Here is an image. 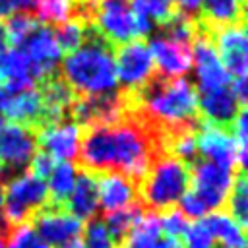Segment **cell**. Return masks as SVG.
Wrapping results in <instances>:
<instances>
[{
    "instance_id": "cell-32",
    "label": "cell",
    "mask_w": 248,
    "mask_h": 248,
    "mask_svg": "<svg viewBox=\"0 0 248 248\" xmlns=\"http://www.w3.org/2000/svg\"><path fill=\"white\" fill-rule=\"evenodd\" d=\"M159 221H161V229L165 234L174 236V238H182L186 227H188V217L180 211V209H167L159 213Z\"/></svg>"
},
{
    "instance_id": "cell-31",
    "label": "cell",
    "mask_w": 248,
    "mask_h": 248,
    "mask_svg": "<svg viewBox=\"0 0 248 248\" xmlns=\"http://www.w3.org/2000/svg\"><path fill=\"white\" fill-rule=\"evenodd\" d=\"M83 248H116V242L112 240L105 221L91 219L89 225L83 231Z\"/></svg>"
},
{
    "instance_id": "cell-38",
    "label": "cell",
    "mask_w": 248,
    "mask_h": 248,
    "mask_svg": "<svg viewBox=\"0 0 248 248\" xmlns=\"http://www.w3.org/2000/svg\"><path fill=\"white\" fill-rule=\"evenodd\" d=\"M2 207H4V190L0 188V213H2Z\"/></svg>"
},
{
    "instance_id": "cell-5",
    "label": "cell",
    "mask_w": 248,
    "mask_h": 248,
    "mask_svg": "<svg viewBox=\"0 0 248 248\" xmlns=\"http://www.w3.org/2000/svg\"><path fill=\"white\" fill-rule=\"evenodd\" d=\"M234 182V170L205 159L190 165V186L182 196L180 211L186 217L202 219L227 203Z\"/></svg>"
},
{
    "instance_id": "cell-18",
    "label": "cell",
    "mask_w": 248,
    "mask_h": 248,
    "mask_svg": "<svg viewBox=\"0 0 248 248\" xmlns=\"http://www.w3.org/2000/svg\"><path fill=\"white\" fill-rule=\"evenodd\" d=\"M149 45L153 64L163 78H184L192 68V46L169 37L153 39Z\"/></svg>"
},
{
    "instance_id": "cell-39",
    "label": "cell",
    "mask_w": 248,
    "mask_h": 248,
    "mask_svg": "<svg viewBox=\"0 0 248 248\" xmlns=\"http://www.w3.org/2000/svg\"><path fill=\"white\" fill-rule=\"evenodd\" d=\"M4 172H6V169L0 165V180H2V176H4Z\"/></svg>"
},
{
    "instance_id": "cell-24",
    "label": "cell",
    "mask_w": 248,
    "mask_h": 248,
    "mask_svg": "<svg viewBox=\"0 0 248 248\" xmlns=\"http://www.w3.org/2000/svg\"><path fill=\"white\" fill-rule=\"evenodd\" d=\"M143 211H145L143 205L140 202H136L130 207H124V209L107 213L105 225H107V229H108V232H110V236H112V240L116 244H122V240L128 236V232L138 223V219L143 215Z\"/></svg>"
},
{
    "instance_id": "cell-15",
    "label": "cell",
    "mask_w": 248,
    "mask_h": 248,
    "mask_svg": "<svg viewBox=\"0 0 248 248\" xmlns=\"http://www.w3.org/2000/svg\"><path fill=\"white\" fill-rule=\"evenodd\" d=\"M37 151L35 132L14 122H2L0 126V165L6 169H21L29 165Z\"/></svg>"
},
{
    "instance_id": "cell-20",
    "label": "cell",
    "mask_w": 248,
    "mask_h": 248,
    "mask_svg": "<svg viewBox=\"0 0 248 248\" xmlns=\"http://www.w3.org/2000/svg\"><path fill=\"white\" fill-rule=\"evenodd\" d=\"M95 178H97L99 207H103L105 213L130 207L132 203L138 202V188L126 174L110 170V172L95 174Z\"/></svg>"
},
{
    "instance_id": "cell-26",
    "label": "cell",
    "mask_w": 248,
    "mask_h": 248,
    "mask_svg": "<svg viewBox=\"0 0 248 248\" xmlns=\"http://www.w3.org/2000/svg\"><path fill=\"white\" fill-rule=\"evenodd\" d=\"M39 25V21L25 10V12H17L14 16H10L8 19L2 21L4 27V37H6V48H17L23 39Z\"/></svg>"
},
{
    "instance_id": "cell-17",
    "label": "cell",
    "mask_w": 248,
    "mask_h": 248,
    "mask_svg": "<svg viewBox=\"0 0 248 248\" xmlns=\"http://www.w3.org/2000/svg\"><path fill=\"white\" fill-rule=\"evenodd\" d=\"M17 50H21L29 58V62L35 66V70H37L41 79L50 76L52 72H56V64L62 58V54H60V50L56 46L52 29L41 27V25H37L23 39V43L17 46Z\"/></svg>"
},
{
    "instance_id": "cell-41",
    "label": "cell",
    "mask_w": 248,
    "mask_h": 248,
    "mask_svg": "<svg viewBox=\"0 0 248 248\" xmlns=\"http://www.w3.org/2000/svg\"><path fill=\"white\" fill-rule=\"evenodd\" d=\"M2 122H4V118H2V116H0V126H2Z\"/></svg>"
},
{
    "instance_id": "cell-29",
    "label": "cell",
    "mask_w": 248,
    "mask_h": 248,
    "mask_svg": "<svg viewBox=\"0 0 248 248\" xmlns=\"http://www.w3.org/2000/svg\"><path fill=\"white\" fill-rule=\"evenodd\" d=\"M182 246L184 248H215V238L205 225L203 217L196 221H188V227L182 234Z\"/></svg>"
},
{
    "instance_id": "cell-13",
    "label": "cell",
    "mask_w": 248,
    "mask_h": 248,
    "mask_svg": "<svg viewBox=\"0 0 248 248\" xmlns=\"http://www.w3.org/2000/svg\"><path fill=\"white\" fill-rule=\"evenodd\" d=\"M83 130L74 120H60L54 124H46L35 132L37 145L41 151L50 155L54 161H72L81 143Z\"/></svg>"
},
{
    "instance_id": "cell-2",
    "label": "cell",
    "mask_w": 248,
    "mask_h": 248,
    "mask_svg": "<svg viewBox=\"0 0 248 248\" xmlns=\"http://www.w3.org/2000/svg\"><path fill=\"white\" fill-rule=\"evenodd\" d=\"M124 93L130 97L132 112L159 130L161 136L200 120L198 89L186 78H163L155 74L138 91Z\"/></svg>"
},
{
    "instance_id": "cell-28",
    "label": "cell",
    "mask_w": 248,
    "mask_h": 248,
    "mask_svg": "<svg viewBox=\"0 0 248 248\" xmlns=\"http://www.w3.org/2000/svg\"><path fill=\"white\" fill-rule=\"evenodd\" d=\"M87 29H89V25H85L81 21H68L62 25H56L52 35H54V41H56L60 54L66 56V54L74 52L78 46H81V43L85 41Z\"/></svg>"
},
{
    "instance_id": "cell-3",
    "label": "cell",
    "mask_w": 248,
    "mask_h": 248,
    "mask_svg": "<svg viewBox=\"0 0 248 248\" xmlns=\"http://www.w3.org/2000/svg\"><path fill=\"white\" fill-rule=\"evenodd\" d=\"M60 76L76 95H103L116 91L114 46L89 25L81 46L64 56Z\"/></svg>"
},
{
    "instance_id": "cell-8",
    "label": "cell",
    "mask_w": 248,
    "mask_h": 248,
    "mask_svg": "<svg viewBox=\"0 0 248 248\" xmlns=\"http://www.w3.org/2000/svg\"><path fill=\"white\" fill-rule=\"evenodd\" d=\"M114 66H116V83L120 91H138L143 87L157 72L153 56L145 39H134L114 48Z\"/></svg>"
},
{
    "instance_id": "cell-27",
    "label": "cell",
    "mask_w": 248,
    "mask_h": 248,
    "mask_svg": "<svg viewBox=\"0 0 248 248\" xmlns=\"http://www.w3.org/2000/svg\"><path fill=\"white\" fill-rule=\"evenodd\" d=\"M227 203H229V215L240 227H246V221H248V182H246L244 170L236 172L232 188H231L229 198H227Z\"/></svg>"
},
{
    "instance_id": "cell-22",
    "label": "cell",
    "mask_w": 248,
    "mask_h": 248,
    "mask_svg": "<svg viewBox=\"0 0 248 248\" xmlns=\"http://www.w3.org/2000/svg\"><path fill=\"white\" fill-rule=\"evenodd\" d=\"M68 213L78 217L79 221H91L99 209V196H97V178L95 174L81 170L76 176L74 190L66 203L62 205Z\"/></svg>"
},
{
    "instance_id": "cell-21",
    "label": "cell",
    "mask_w": 248,
    "mask_h": 248,
    "mask_svg": "<svg viewBox=\"0 0 248 248\" xmlns=\"http://www.w3.org/2000/svg\"><path fill=\"white\" fill-rule=\"evenodd\" d=\"M122 248H184L180 238L169 236L161 229L159 213L143 211L138 223L120 244Z\"/></svg>"
},
{
    "instance_id": "cell-1",
    "label": "cell",
    "mask_w": 248,
    "mask_h": 248,
    "mask_svg": "<svg viewBox=\"0 0 248 248\" xmlns=\"http://www.w3.org/2000/svg\"><path fill=\"white\" fill-rule=\"evenodd\" d=\"M159 153H163L161 134L134 112L110 126L85 128L78 151L81 170L122 172L136 186Z\"/></svg>"
},
{
    "instance_id": "cell-34",
    "label": "cell",
    "mask_w": 248,
    "mask_h": 248,
    "mask_svg": "<svg viewBox=\"0 0 248 248\" xmlns=\"http://www.w3.org/2000/svg\"><path fill=\"white\" fill-rule=\"evenodd\" d=\"M31 2L33 0H0V23L17 12H25L27 8H31Z\"/></svg>"
},
{
    "instance_id": "cell-4",
    "label": "cell",
    "mask_w": 248,
    "mask_h": 248,
    "mask_svg": "<svg viewBox=\"0 0 248 248\" xmlns=\"http://www.w3.org/2000/svg\"><path fill=\"white\" fill-rule=\"evenodd\" d=\"M190 186V165L169 155L159 153L145 176L138 182V202L145 211L161 213L172 209Z\"/></svg>"
},
{
    "instance_id": "cell-36",
    "label": "cell",
    "mask_w": 248,
    "mask_h": 248,
    "mask_svg": "<svg viewBox=\"0 0 248 248\" xmlns=\"http://www.w3.org/2000/svg\"><path fill=\"white\" fill-rule=\"evenodd\" d=\"M8 223L4 219H0V248H6V240H8Z\"/></svg>"
},
{
    "instance_id": "cell-40",
    "label": "cell",
    "mask_w": 248,
    "mask_h": 248,
    "mask_svg": "<svg viewBox=\"0 0 248 248\" xmlns=\"http://www.w3.org/2000/svg\"><path fill=\"white\" fill-rule=\"evenodd\" d=\"M0 97H4V89H2V81H0Z\"/></svg>"
},
{
    "instance_id": "cell-6",
    "label": "cell",
    "mask_w": 248,
    "mask_h": 248,
    "mask_svg": "<svg viewBox=\"0 0 248 248\" xmlns=\"http://www.w3.org/2000/svg\"><path fill=\"white\" fill-rule=\"evenodd\" d=\"M91 25L114 48L134 39H145L151 31V21L136 12L130 0H99Z\"/></svg>"
},
{
    "instance_id": "cell-37",
    "label": "cell",
    "mask_w": 248,
    "mask_h": 248,
    "mask_svg": "<svg viewBox=\"0 0 248 248\" xmlns=\"http://www.w3.org/2000/svg\"><path fill=\"white\" fill-rule=\"evenodd\" d=\"M58 248H83V244H81L79 238H76V240H70V242H66V244L58 246Z\"/></svg>"
},
{
    "instance_id": "cell-23",
    "label": "cell",
    "mask_w": 248,
    "mask_h": 248,
    "mask_svg": "<svg viewBox=\"0 0 248 248\" xmlns=\"http://www.w3.org/2000/svg\"><path fill=\"white\" fill-rule=\"evenodd\" d=\"M76 167L68 161H56L46 184V192H48V205H64L66 200L70 198L74 184H76Z\"/></svg>"
},
{
    "instance_id": "cell-25",
    "label": "cell",
    "mask_w": 248,
    "mask_h": 248,
    "mask_svg": "<svg viewBox=\"0 0 248 248\" xmlns=\"http://www.w3.org/2000/svg\"><path fill=\"white\" fill-rule=\"evenodd\" d=\"M130 4L136 12H140L147 19H153L161 29L172 23L182 14L174 0H130Z\"/></svg>"
},
{
    "instance_id": "cell-14",
    "label": "cell",
    "mask_w": 248,
    "mask_h": 248,
    "mask_svg": "<svg viewBox=\"0 0 248 248\" xmlns=\"http://www.w3.org/2000/svg\"><path fill=\"white\" fill-rule=\"evenodd\" d=\"M0 116L6 122L21 124L33 132H37L46 124L45 107L37 89H23L0 97Z\"/></svg>"
},
{
    "instance_id": "cell-10",
    "label": "cell",
    "mask_w": 248,
    "mask_h": 248,
    "mask_svg": "<svg viewBox=\"0 0 248 248\" xmlns=\"http://www.w3.org/2000/svg\"><path fill=\"white\" fill-rule=\"evenodd\" d=\"M31 219V227L50 248H58L70 240H76L83 232V221H79L60 205H45Z\"/></svg>"
},
{
    "instance_id": "cell-11",
    "label": "cell",
    "mask_w": 248,
    "mask_h": 248,
    "mask_svg": "<svg viewBox=\"0 0 248 248\" xmlns=\"http://www.w3.org/2000/svg\"><path fill=\"white\" fill-rule=\"evenodd\" d=\"M211 39V45L231 76V79L246 78L248 68V43H246V25H232V27H221L207 35Z\"/></svg>"
},
{
    "instance_id": "cell-16",
    "label": "cell",
    "mask_w": 248,
    "mask_h": 248,
    "mask_svg": "<svg viewBox=\"0 0 248 248\" xmlns=\"http://www.w3.org/2000/svg\"><path fill=\"white\" fill-rule=\"evenodd\" d=\"M240 108L244 107L238 103L231 85L198 93V118L202 122L229 128L234 122Z\"/></svg>"
},
{
    "instance_id": "cell-30",
    "label": "cell",
    "mask_w": 248,
    "mask_h": 248,
    "mask_svg": "<svg viewBox=\"0 0 248 248\" xmlns=\"http://www.w3.org/2000/svg\"><path fill=\"white\" fill-rule=\"evenodd\" d=\"M6 248H50V246L35 232L31 225L23 223V225L10 227Z\"/></svg>"
},
{
    "instance_id": "cell-35",
    "label": "cell",
    "mask_w": 248,
    "mask_h": 248,
    "mask_svg": "<svg viewBox=\"0 0 248 248\" xmlns=\"http://www.w3.org/2000/svg\"><path fill=\"white\" fill-rule=\"evenodd\" d=\"M178 10L190 17H196V14L200 12V6H202V0H174Z\"/></svg>"
},
{
    "instance_id": "cell-9",
    "label": "cell",
    "mask_w": 248,
    "mask_h": 248,
    "mask_svg": "<svg viewBox=\"0 0 248 248\" xmlns=\"http://www.w3.org/2000/svg\"><path fill=\"white\" fill-rule=\"evenodd\" d=\"M196 147H198V155H202V159L205 161L229 167L232 170L236 167L238 170H244L232 134L223 126H215L200 120L196 128Z\"/></svg>"
},
{
    "instance_id": "cell-12",
    "label": "cell",
    "mask_w": 248,
    "mask_h": 248,
    "mask_svg": "<svg viewBox=\"0 0 248 248\" xmlns=\"http://www.w3.org/2000/svg\"><path fill=\"white\" fill-rule=\"evenodd\" d=\"M192 64H196V78L200 91H211L231 85V76L223 68L211 45V39L198 25H196V37L192 41Z\"/></svg>"
},
{
    "instance_id": "cell-7",
    "label": "cell",
    "mask_w": 248,
    "mask_h": 248,
    "mask_svg": "<svg viewBox=\"0 0 248 248\" xmlns=\"http://www.w3.org/2000/svg\"><path fill=\"white\" fill-rule=\"evenodd\" d=\"M45 205H48V192L43 178L25 170L8 182L2 207L8 227L23 225Z\"/></svg>"
},
{
    "instance_id": "cell-33",
    "label": "cell",
    "mask_w": 248,
    "mask_h": 248,
    "mask_svg": "<svg viewBox=\"0 0 248 248\" xmlns=\"http://www.w3.org/2000/svg\"><path fill=\"white\" fill-rule=\"evenodd\" d=\"M54 159L50 157V155H46L45 151H35V155L31 157V161H29V172H33L35 176H39V178H46L48 174H50V170H52V167H54Z\"/></svg>"
},
{
    "instance_id": "cell-19",
    "label": "cell",
    "mask_w": 248,
    "mask_h": 248,
    "mask_svg": "<svg viewBox=\"0 0 248 248\" xmlns=\"http://www.w3.org/2000/svg\"><path fill=\"white\" fill-rule=\"evenodd\" d=\"M194 21L207 35L221 27L246 25V0H202Z\"/></svg>"
}]
</instances>
